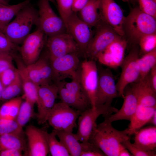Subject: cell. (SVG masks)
Wrapping results in <instances>:
<instances>
[{
	"label": "cell",
	"mask_w": 156,
	"mask_h": 156,
	"mask_svg": "<svg viewBox=\"0 0 156 156\" xmlns=\"http://www.w3.org/2000/svg\"><path fill=\"white\" fill-rule=\"evenodd\" d=\"M130 139L127 129L118 130L112 123L105 120L96 125L93 130L89 141L93 144L105 156H118L120 151L124 147L122 142Z\"/></svg>",
	"instance_id": "1"
},
{
	"label": "cell",
	"mask_w": 156,
	"mask_h": 156,
	"mask_svg": "<svg viewBox=\"0 0 156 156\" xmlns=\"http://www.w3.org/2000/svg\"><path fill=\"white\" fill-rule=\"evenodd\" d=\"M122 29L128 44H138L142 36L156 33V18L142 12L138 6L135 7L125 16Z\"/></svg>",
	"instance_id": "2"
},
{
	"label": "cell",
	"mask_w": 156,
	"mask_h": 156,
	"mask_svg": "<svg viewBox=\"0 0 156 156\" xmlns=\"http://www.w3.org/2000/svg\"><path fill=\"white\" fill-rule=\"evenodd\" d=\"M38 17V10L30 3L18 12L2 32L13 43L22 44L30 34L32 26L36 25Z\"/></svg>",
	"instance_id": "3"
},
{
	"label": "cell",
	"mask_w": 156,
	"mask_h": 156,
	"mask_svg": "<svg viewBox=\"0 0 156 156\" xmlns=\"http://www.w3.org/2000/svg\"><path fill=\"white\" fill-rule=\"evenodd\" d=\"M112 101L107 102L94 109L89 107L81 112L78 117V130L75 134L81 142L89 141L97 124L96 121L101 115L103 116L115 113L118 109L112 105Z\"/></svg>",
	"instance_id": "4"
},
{
	"label": "cell",
	"mask_w": 156,
	"mask_h": 156,
	"mask_svg": "<svg viewBox=\"0 0 156 156\" xmlns=\"http://www.w3.org/2000/svg\"><path fill=\"white\" fill-rule=\"evenodd\" d=\"M94 28L95 31L88 46L84 57L96 61L98 55L120 36L101 19Z\"/></svg>",
	"instance_id": "5"
},
{
	"label": "cell",
	"mask_w": 156,
	"mask_h": 156,
	"mask_svg": "<svg viewBox=\"0 0 156 156\" xmlns=\"http://www.w3.org/2000/svg\"><path fill=\"white\" fill-rule=\"evenodd\" d=\"M38 17L36 25L47 37L66 32L63 20L57 15L49 0H38Z\"/></svg>",
	"instance_id": "6"
},
{
	"label": "cell",
	"mask_w": 156,
	"mask_h": 156,
	"mask_svg": "<svg viewBox=\"0 0 156 156\" xmlns=\"http://www.w3.org/2000/svg\"><path fill=\"white\" fill-rule=\"evenodd\" d=\"M81 112L61 102L55 103L50 111L47 122L53 129L72 132Z\"/></svg>",
	"instance_id": "7"
},
{
	"label": "cell",
	"mask_w": 156,
	"mask_h": 156,
	"mask_svg": "<svg viewBox=\"0 0 156 156\" xmlns=\"http://www.w3.org/2000/svg\"><path fill=\"white\" fill-rule=\"evenodd\" d=\"M139 56L138 45H132L128 54L125 57L120 66L121 68V74L116 83L119 96L123 98L125 88L138 81L140 72L138 61Z\"/></svg>",
	"instance_id": "8"
},
{
	"label": "cell",
	"mask_w": 156,
	"mask_h": 156,
	"mask_svg": "<svg viewBox=\"0 0 156 156\" xmlns=\"http://www.w3.org/2000/svg\"><path fill=\"white\" fill-rule=\"evenodd\" d=\"M79 54L77 52L70 53L50 60L54 82L68 77L72 79L79 78Z\"/></svg>",
	"instance_id": "9"
},
{
	"label": "cell",
	"mask_w": 156,
	"mask_h": 156,
	"mask_svg": "<svg viewBox=\"0 0 156 156\" xmlns=\"http://www.w3.org/2000/svg\"><path fill=\"white\" fill-rule=\"evenodd\" d=\"M97 66L98 81L95 97V107L112 101L119 96L114 76L108 68Z\"/></svg>",
	"instance_id": "10"
},
{
	"label": "cell",
	"mask_w": 156,
	"mask_h": 156,
	"mask_svg": "<svg viewBox=\"0 0 156 156\" xmlns=\"http://www.w3.org/2000/svg\"><path fill=\"white\" fill-rule=\"evenodd\" d=\"M96 61L85 59L80 63L79 80L90 103L95 107V97L98 81V70Z\"/></svg>",
	"instance_id": "11"
},
{
	"label": "cell",
	"mask_w": 156,
	"mask_h": 156,
	"mask_svg": "<svg viewBox=\"0 0 156 156\" xmlns=\"http://www.w3.org/2000/svg\"><path fill=\"white\" fill-rule=\"evenodd\" d=\"M58 86L54 82L37 86L36 118L39 125L47 122L48 115L55 103L58 94Z\"/></svg>",
	"instance_id": "12"
},
{
	"label": "cell",
	"mask_w": 156,
	"mask_h": 156,
	"mask_svg": "<svg viewBox=\"0 0 156 156\" xmlns=\"http://www.w3.org/2000/svg\"><path fill=\"white\" fill-rule=\"evenodd\" d=\"M66 32L73 38L79 48L80 54L85 57L94 31L81 20L76 12H73L65 23Z\"/></svg>",
	"instance_id": "13"
},
{
	"label": "cell",
	"mask_w": 156,
	"mask_h": 156,
	"mask_svg": "<svg viewBox=\"0 0 156 156\" xmlns=\"http://www.w3.org/2000/svg\"><path fill=\"white\" fill-rule=\"evenodd\" d=\"M47 37L41 29L37 28L24 40L19 51L21 58L26 66L33 64L38 60Z\"/></svg>",
	"instance_id": "14"
},
{
	"label": "cell",
	"mask_w": 156,
	"mask_h": 156,
	"mask_svg": "<svg viewBox=\"0 0 156 156\" xmlns=\"http://www.w3.org/2000/svg\"><path fill=\"white\" fill-rule=\"evenodd\" d=\"M45 44L50 60L70 53L77 52L80 54L77 44L67 32L47 37Z\"/></svg>",
	"instance_id": "15"
},
{
	"label": "cell",
	"mask_w": 156,
	"mask_h": 156,
	"mask_svg": "<svg viewBox=\"0 0 156 156\" xmlns=\"http://www.w3.org/2000/svg\"><path fill=\"white\" fill-rule=\"evenodd\" d=\"M27 137L26 151L24 156H46L49 153L45 129L32 125L27 126L24 131Z\"/></svg>",
	"instance_id": "16"
},
{
	"label": "cell",
	"mask_w": 156,
	"mask_h": 156,
	"mask_svg": "<svg viewBox=\"0 0 156 156\" xmlns=\"http://www.w3.org/2000/svg\"><path fill=\"white\" fill-rule=\"evenodd\" d=\"M128 44L123 36H120L98 55L97 61L108 68H117L120 66L125 57Z\"/></svg>",
	"instance_id": "17"
},
{
	"label": "cell",
	"mask_w": 156,
	"mask_h": 156,
	"mask_svg": "<svg viewBox=\"0 0 156 156\" xmlns=\"http://www.w3.org/2000/svg\"><path fill=\"white\" fill-rule=\"evenodd\" d=\"M99 12L101 20L123 36L122 25L125 16L122 9L114 0H98Z\"/></svg>",
	"instance_id": "18"
},
{
	"label": "cell",
	"mask_w": 156,
	"mask_h": 156,
	"mask_svg": "<svg viewBox=\"0 0 156 156\" xmlns=\"http://www.w3.org/2000/svg\"><path fill=\"white\" fill-rule=\"evenodd\" d=\"M124 101L119 110L114 114L103 116L104 120L112 123L120 120L130 121L137 108L138 103L131 86L128 85L123 93Z\"/></svg>",
	"instance_id": "19"
},
{
	"label": "cell",
	"mask_w": 156,
	"mask_h": 156,
	"mask_svg": "<svg viewBox=\"0 0 156 156\" xmlns=\"http://www.w3.org/2000/svg\"><path fill=\"white\" fill-rule=\"evenodd\" d=\"M12 55L16 62L17 69L22 84L24 94L22 96L25 99L33 103L36 104L37 98V86L31 81L28 74L26 66L19 57L15 53Z\"/></svg>",
	"instance_id": "20"
},
{
	"label": "cell",
	"mask_w": 156,
	"mask_h": 156,
	"mask_svg": "<svg viewBox=\"0 0 156 156\" xmlns=\"http://www.w3.org/2000/svg\"><path fill=\"white\" fill-rule=\"evenodd\" d=\"M131 84V88L138 104L148 107L156 106V92L152 88L147 75L143 79Z\"/></svg>",
	"instance_id": "21"
},
{
	"label": "cell",
	"mask_w": 156,
	"mask_h": 156,
	"mask_svg": "<svg viewBox=\"0 0 156 156\" xmlns=\"http://www.w3.org/2000/svg\"><path fill=\"white\" fill-rule=\"evenodd\" d=\"M156 111V106L148 107L138 104L127 128L128 135L134 134L143 126L149 123Z\"/></svg>",
	"instance_id": "22"
},
{
	"label": "cell",
	"mask_w": 156,
	"mask_h": 156,
	"mask_svg": "<svg viewBox=\"0 0 156 156\" xmlns=\"http://www.w3.org/2000/svg\"><path fill=\"white\" fill-rule=\"evenodd\" d=\"M57 83L58 86V94L61 102L81 112L89 108L90 105L89 101L69 91L64 86L63 81Z\"/></svg>",
	"instance_id": "23"
},
{
	"label": "cell",
	"mask_w": 156,
	"mask_h": 156,
	"mask_svg": "<svg viewBox=\"0 0 156 156\" xmlns=\"http://www.w3.org/2000/svg\"><path fill=\"white\" fill-rule=\"evenodd\" d=\"M134 142L136 146L146 151H155L156 127L140 129L134 134Z\"/></svg>",
	"instance_id": "24"
},
{
	"label": "cell",
	"mask_w": 156,
	"mask_h": 156,
	"mask_svg": "<svg viewBox=\"0 0 156 156\" xmlns=\"http://www.w3.org/2000/svg\"><path fill=\"white\" fill-rule=\"evenodd\" d=\"M80 19L92 28L101 19L98 0H89L86 5L77 13Z\"/></svg>",
	"instance_id": "25"
},
{
	"label": "cell",
	"mask_w": 156,
	"mask_h": 156,
	"mask_svg": "<svg viewBox=\"0 0 156 156\" xmlns=\"http://www.w3.org/2000/svg\"><path fill=\"white\" fill-rule=\"evenodd\" d=\"M24 133L7 134L0 135V151L9 149L21 150L24 155L27 150V144Z\"/></svg>",
	"instance_id": "26"
},
{
	"label": "cell",
	"mask_w": 156,
	"mask_h": 156,
	"mask_svg": "<svg viewBox=\"0 0 156 156\" xmlns=\"http://www.w3.org/2000/svg\"><path fill=\"white\" fill-rule=\"evenodd\" d=\"M56 136L63 144L70 156H80L81 145L72 132L56 131L53 129Z\"/></svg>",
	"instance_id": "27"
},
{
	"label": "cell",
	"mask_w": 156,
	"mask_h": 156,
	"mask_svg": "<svg viewBox=\"0 0 156 156\" xmlns=\"http://www.w3.org/2000/svg\"><path fill=\"white\" fill-rule=\"evenodd\" d=\"M30 0H25L17 4L11 5L0 3V31L2 32L13 18L29 4Z\"/></svg>",
	"instance_id": "28"
},
{
	"label": "cell",
	"mask_w": 156,
	"mask_h": 156,
	"mask_svg": "<svg viewBox=\"0 0 156 156\" xmlns=\"http://www.w3.org/2000/svg\"><path fill=\"white\" fill-rule=\"evenodd\" d=\"M23 100L22 96H17L4 102L0 107V118L15 120Z\"/></svg>",
	"instance_id": "29"
},
{
	"label": "cell",
	"mask_w": 156,
	"mask_h": 156,
	"mask_svg": "<svg viewBox=\"0 0 156 156\" xmlns=\"http://www.w3.org/2000/svg\"><path fill=\"white\" fill-rule=\"evenodd\" d=\"M138 63L140 72L138 80L139 81L145 77L152 68L156 65V49L139 56Z\"/></svg>",
	"instance_id": "30"
},
{
	"label": "cell",
	"mask_w": 156,
	"mask_h": 156,
	"mask_svg": "<svg viewBox=\"0 0 156 156\" xmlns=\"http://www.w3.org/2000/svg\"><path fill=\"white\" fill-rule=\"evenodd\" d=\"M37 62L41 77L42 84L51 83L53 81L52 70L46 50L41 56L40 55Z\"/></svg>",
	"instance_id": "31"
},
{
	"label": "cell",
	"mask_w": 156,
	"mask_h": 156,
	"mask_svg": "<svg viewBox=\"0 0 156 156\" xmlns=\"http://www.w3.org/2000/svg\"><path fill=\"white\" fill-rule=\"evenodd\" d=\"M53 130L50 133L47 134V140L49 153L52 156H69L68 152L63 144L58 141Z\"/></svg>",
	"instance_id": "32"
},
{
	"label": "cell",
	"mask_w": 156,
	"mask_h": 156,
	"mask_svg": "<svg viewBox=\"0 0 156 156\" xmlns=\"http://www.w3.org/2000/svg\"><path fill=\"white\" fill-rule=\"evenodd\" d=\"M34 105L27 100L23 99L15 119L21 128H23L33 116Z\"/></svg>",
	"instance_id": "33"
},
{
	"label": "cell",
	"mask_w": 156,
	"mask_h": 156,
	"mask_svg": "<svg viewBox=\"0 0 156 156\" xmlns=\"http://www.w3.org/2000/svg\"><path fill=\"white\" fill-rule=\"evenodd\" d=\"M22 90V83L18 72L14 79L3 89L1 102H5L18 96Z\"/></svg>",
	"instance_id": "34"
},
{
	"label": "cell",
	"mask_w": 156,
	"mask_h": 156,
	"mask_svg": "<svg viewBox=\"0 0 156 156\" xmlns=\"http://www.w3.org/2000/svg\"><path fill=\"white\" fill-rule=\"evenodd\" d=\"M138 45L140 56L156 49V33L148 34L142 36L139 40Z\"/></svg>",
	"instance_id": "35"
},
{
	"label": "cell",
	"mask_w": 156,
	"mask_h": 156,
	"mask_svg": "<svg viewBox=\"0 0 156 156\" xmlns=\"http://www.w3.org/2000/svg\"><path fill=\"white\" fill-rule=\"evenodd\" d=\"M10 133L21 134L24 131L15 120L0 118V135Z\"/></svg>",
	"instance_id": "36"
},
{
	"label": "cell",
	"mask_w": 156,
	"mask_h": 156,
	"mask_svg": "<svg viewBox=\"0 0 156 156\" xmlns=\"http://www.w3.org/2000/svg\"><path fill=\"white\" fill-rule=\"evenodd\" d=\"M60 17L65 23L73 12L72 7L73 0H55Z\"/></svg>",
	"instance_id": "37"
},
{
	"label": "cell",
	"mask_w": 156,
	"mask_h": 156,
	"mask_svg": "<svg viewBox=\"0 0 156 156\" xmlns=\"http://www.w3.org/2000/svg\"><path fill=\"white\" fill-rule=\"evenodd\" d=\"M139 9L156 18V0H136Z\"/></svg>",
	"instance_id": "38"
},
{
	"label": "cell",
	"mask_w": 156,
	"mask_h": 156,
	"mask_svg": "<svg viewBox=\"0 0 156 156\" xmlns=\"http://www.w3.org/2000/svg\"><path fill=\"white\" fill-rule=\"evenodd\" d=\"M122 144L131 154L132 156H155V151H146L140 149L133 143L131 142L130 139L123 142Z\"/></svg>",
	"instance_id": "39"
},
{
	"label": "cell",
	"mask_w": 156,
	"mask_h": 156,
	"mask_svg": "<svg viewBox=\"0 0 156 156\" xmlns=\"http://www.w3.org/2000/svg\"><path fill=\"white\" fill-rule=\"evenodd\" d=\"M63 82L64 86L69 91L89 101L79 82V77L72 79V81L70 82L63 81Z\"/></svg>",
	"instance_id": "40"
},
{
	"label": "cell",
	"mask_w": 156,
	"mask_h": 156,
	"mask_svg": "<svg viewBox=\"0 0 156 156\" xmlns=\"http://www.w3.org/2000/svg\"><path fill=\"white\" fill-rule=\"evenodd\" d=\"M81 143L82 148L80 156H105L101 150L89 141Z\"/></svg>",
	"instance_id": "41"
},
{
	"label": "cell",
	"mask_w": 156,
	"mask_h": 156,
	"mask_svg": "<svg viewBox=\"0 0 156 156\" xmlns=\"http://www.w3.org/2000/svg\"><path fill=\"white\" fill-rule=\"evenodd\" d=\"M18 72L14 67L9 68L0 73V81L4 88L15 79Z\"/></svg>",
	"instance_id": "42"
},
{
	"label": "cell",
	"mask_w": 156,
	"mask_h": 156,
	"mask_svg": "<svg viewBox=\"0 0 156 156\" xmlns=\"http://www.w3.org/2000/svg\"><path fill=\"white\" fill-rule=\"evenodd\" d=\"M27 70L30 78L37 86L42 84V81L37 62L26 66Z\"/></svg>",
	"instance_id": "43"
},
{
	"label": "cell",
	"mask_w": 156,
	"mask_h": 156,
	"mask_svg": "<svg viewBox=\"0 0 156 156\" xmlns=\"http://www.w3.org/2000/svg\"><path fill=\"white\" fill-rule=\"evenodd\" d=\"M20 47L12 42L2 32L0 31V49L11 53L19 50Z\"/></svg>",
	"instance_id": "44"
},
{
	"label": "cell",
	"mask_w": 156,
	"mask_h": 156,
	"mask_svg": "<svg viewBox=\"0 0 156 156\" xmlns=\"http://www.w3.org/2000/svg\"><path fill=\"white\" fill-rule=\"evenodd\" d=\"M13 58L11 53H6L0 56V73L9 68L14 67Z\"/></svg>",
	"instance_id": "45"
},
{
	"label": "cell",
	"mask_w": 156,
	"mask_h": 156,
	"mask_svg": "<svg viewBox=\"0 0 156 156\" xmlns=\"http://www.w3.org/2000/svg\"><path fill=\"white\" fill-rule=\"evenodd\" d=\"M147 76L152 88L156 92V65L151 70Z\"/></svg>",
	"instance_id": "46"
},
{
	"label": "cell",
	"mask_w": 156,
	"mask_h": 156,
	"mask_svg": "<svg viewBox=\"0 0 156 156\" xmlns=\"http://www.w3.org/2000/svg\"><path fill=\"white\" fill-rule=\"evenodd\" d=\"M23 155V152L20 150L9 149L0 151V156H21Z\"/></svg>",
	"instance_id": "47"
},
{
	"label": "cell",
	"mask_w": 156,
	"mask_h": 156,
	"mask_svg": "<svg viewBox=\"0 0 156 156\" xmlns=\"http://www.w3.org/2000/svg\"><path fill=\"white\" fill-rule=\"evenodd\" d=\"M89 0H73L72 10L77 13L81 10L87 4Z\"/></svg>",
	"instance_id": "48"
},
{
	"label": "cell",
	"mask_w": 156,
	"mask_h": 156,
	"mask_svg": "<svg viewBox=\"0 0 156 156\" xmlns=\"http://www.w3.org/2000/svg\"><path fill=\"white\" fill-rule=\"evenodd\" d=\"M118 156H132L128 150L125 147L119 152Z\"/></svg>",
	"instance_id": "49"
},
{
	"label": "cell",
	"mask_w": 156,
	"mask_h": 156,
	"mask_svg": "<svg viewBox=\"0 0 156 156\" xmlns=\"http://www.w3.org/2000/svg\"><path fill=\"white\" fill-rule=\"evenodd\" d=\"M149 123L152 124L153 126H156V111L152 116Z\"/></svg>",
	"instance_id": "50"
},
{
	"label": "cell",
	"mask_w": 156,
	"mask_h": 156,
	"mask_svg": "<svg viewBox=\"0 0 156 156\" xmlns=\"http://www.w3.org/2000/svg\"><path fill=\"white\" fill-rule=\"evenodd\" d=\"M3 89V88L0 81V102H1L2 94Z\"/></svg>",
	"instance_id": "51"
},
{
	"label": "cell",
	"mask_w": 156,
	"mask_h": 156,
	"mask_svg": "<svg viewBox=\"0 0 156 156\" xmlns=\"http://www.w3.org/2000/svg\"><path fill=\"white\" fill-rule=\"evenodd\" d=\"M8 0H0V3L1 4L8 5H9L8 3Z\"/></svg>",
	"instance_id": "52"
},
{
	"label": "cell",
	"mask_w": 156,
	"mask_h": 156,
	"mask_svg": "<svg viewBox=\"0 0 156 156\" xmlns=\"http://www.w3.org/2000/svg\"><path fill=\"white\" fill-rule=\"evenodd\" d=\"M125 1L128 2L131 4H134L136 3V0H123Z\"/></svg>",
	"instance_id": "53"
},
{
	"label": "cell",
	"mask_w": 156,
	"mask_h": 156,
	"mask_svg": "<svg viewBox=\"0 0 156 156\" xmlns=\"http://www.w3.org/2000/svg\"><path fill=\"white\" fill-rule=\"evenodd\" d=\"M7 53L9 52L4 51L0 49V56Z\"/></svg>",
	"instance_id": "54"
},
{
	"label": "cell",
	"mask_w": 156,
	"mask_h": 156,
	"mask_svg": "<svg viewBox=\"0 0 156 156\" xmlns=\"http://www.w3.org/2000/svg\"><path fill=\"white\" fill-rule=\"evenodd\" d=\"M8 1H9L10 0H8Z\"/></svg>",
	"instance_id": "55"
}]
</instances>
